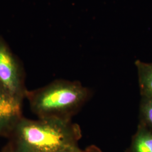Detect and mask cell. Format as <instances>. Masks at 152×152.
<instances>
[{
	"label": "cell",
	"mask_w": 152,
	"mask_h": 152,
	"mask_svg": "<svg viewBox=\"0 0 152 152\" xmlns=\"http://www.w3.org/2000/svg\"><path fill=\"white\" fill-rule=\"evenodd\" d=\"M140 124L152 130V96H141Z\"/></svg>",
	"instance_id": "52a82bcc"
},
{
	"label": "cell",
	"mask_w": 152,
	"mask_h": 152,
	"mask_svg": "<svg viewBox=\"0 0 152 152\" xmlns=\"http://www.w3.org/2000/svg\"><path fill=\"white\" fill-rule=\"evenodd\" d=\"M129 152H152V130L139 124L132 138Z\"/></svg>",
	"instance_id": "5b68a950"
},
{
	"label": "cell",
	"mask_w": 152,
	"mask_h": 152,
	"mask_svg": "<svg viewBox=\"0 0 152 152\" xmlns=\"http://www.w3.org/2000/svg\"><path fill=\"white\" fill-rule=\"evenodd\" d=\"M2 152H15L12 149V147L10 146V145L9 144V146L6 147L5 148V149Z\"/></svg>",
	"instance_id": "9c48e42d"
},
{
	"label": "cell",
	"mask_w": 152,
	"mask_h": 152,
	"mask_svg": "<svg viewBox=\"0 0 152 152\" xmlns=\"http://www.w3.org/2000/svg\"><path fill=\"white\" fill-rule=\"evenodd\" d=\"M135 65L141 96H152V63L136 60Z\"/></svg>",
	"instance_id": "8992f818"
},
{
	"label": "cell",
	"mask_w": 152,
	"mask_h": 152,
	"mask_svg": "<svg viewBox=\"0 0 152 152\" xmlns=\"http://www.w3.org/2000/svg\"><path fill=\"white\" fill-rule=\"evenodd\" d=\"M60 152H103L100 148L95 145H90L85 149H81L78 146Z\"/></svg>",
	"instance_id": "ba28073f"
},
{
	"label": "cell",
	"mask_w": 152,
	"mask_h": 152,
	"mask_svg": "<svg viewBox=\"0 0 152 152\" xmlns=\"http://www.w3.org/2000/svg\"><path fill=\"white\" fill-rule=\"evenodd\" d=\"M9 135L15 152H60L78 147L82 133L71 120L22 117Z\"/></svg>",
	"instance_id": "6da1fadb"
},
{
	"label": "cell",
	"mask_w": 152,
	"mask_h": 152,
	"mask_svg": "<svg viewBox=\"0 0 152 152\" xmlns=\"http://www.w3.org/2000/svg\"><path fill=\"white\" fill-rule=\"evenodd\" d=\"M22 101L0 90V136L9 135L22 117Z\"/></svg>",
	"instance_id": "277c9868"
},
{
	"label": "cell",
	"mask_w": 152,
	"mask_h": 152,
	"mask_svg": "<svg viewBox=\"0 0 152 152\" xmlns=\"http://www.w3.org/2000/svg\"><path fill=\"white\" fill-rule=\"evenodd\" d=\"M90 91L79 82L58 80L26 95L38 118L71 120L85 103Z\"/></svg>",
	"instance_id": "7a4b0ae2"
},
{
	"label": "cell",
	"mask_w": 152,
	"mask_h": 152,
	"mask_svg": "<svg viewBox=\"0 0 152 152\" xmlns=\"http://www.w3.org/2000/svg\"><path fill=\"white\" fill-rule=\"evenodd\" d=\"M0 90L21 101L27 92L16 59L8 47L1 41Z\"/></svg>",
	"instance_id": "3957f363"
}]
</instances>
